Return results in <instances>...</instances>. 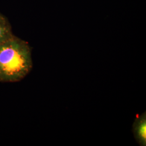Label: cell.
<instances>
[{
	"instance_id": "6da1fadb",
	"label": "cell",
	"mask_w": 146,
	"mask_h": 146,
	"mask_svg": "<svg viewBox=\"0 0 146 146\" xmlns=\"http://www.w3.org/2000/svg\"><path fill=\"white\" fill-rule=\"evenodd\" d=\"M33 68L31 48L28 43L14 34L0 45V82L21 81Z\"/></svg>"
},
{
	"instance_id": "7a4b0ae2",
	"label": "cell",
	"mask_w": 146,
	"mask_h": 146,
	"mask_svg": "<svg viewBox=\"0 0 146 146\" xmlns=\"http://www.w3.org/2000/svg\"><path fill=\"white\" fill-rule=\"evenodd\" d=\"M133 131L136 140L141 146L146 145V114L138 116L133 125Z\"/></svg>"
},
{
	"instance_id": "3957f363",
	"label": "cell",
	"mask_w": 146,
	"mask_h": 146,
	"mask_svg": "<svg viewBox=\"0 0 146 146\" xmlns=\"http://www.w3.org/2000/svg\"><path fill=\"white\" fill-rule=\"evenodd\" d=\"M13 35L11 23L0 13V45Z\"/></svg>"
}]
</instances>
